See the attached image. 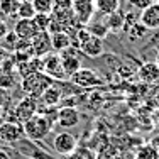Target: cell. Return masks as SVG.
<instances>
[{
	"label": "cell",
	"instance_id": "2e32d148",
	"mask_svg": "<svg viewBox=\"0 0 159 159\" xmlns=\"http://www.w3.org/2000/svg\"><path fill=\"white\" fill-rule=\"evenodd\" d=\"M39 100L44 103V107H56L59 102H63V92L56 83H52L46 92L43 93V97Z\"/></svg>",
	"mask_w": 159,
	"mask_h": 159
},
{
	"label": "cell",
	"instance_id": "d6a6232c",
	"mask_svg": "<svg viewBox=\"0 0 159 159\" xmlns=\"http://www.w3.org/2000/svg\"><path fill=\"white\" fill-rule=\"evenodd\" d=\"M10 56H9V51H7V48H2L0 46V64H2L5 59H9Z\"/></svg>",
	"mask_w": 159,
	"mask_h": 159
},
{
	"label": "cell",
	"instance_id": "74e56055",
	"mask_svg": "<svg viewBox=\"0 0 159 159\" xmlns=\"http://www.w3.org/2000/svg\"><path fill=\"white\" fill-rule=\"evenodd\" d=\"M2 117H3V108L0 107V119H2Z\"/></svg>",
	"mask_w": 159,
	"mask_h": 159
},
{
	"label": "cell",
	"instance_id": "f546056e",
	"mask_svg": "<svg viewBox=\"0 0 159 159\" xmlns=\"http://www.w3.org/2000/svg\"><path fill=\"white\" fill-rule=\"evenodd\" d=\"M9 103H10V92L5 88H0V107L5 110L9 107Z\"/></svg>",
	"mask_w": 159,
	"mask_h": 159
},
{
	"label": "cell",
	"instance_id": "7a4b0ae2",
	"mask_svg": "<svg viewBox=\"0 0 159 159\" xmlns=\"http://www.w3.org/2000/svg\"><path fill=\"white\" fill-rule=\"evenodd\" d=\"M52 83L54 81H52L44 71H39V73H32V75H29V76L22 78L20 90L25 93V97L39 100V98L43 97V93L46 92Z\"/></svg>",
	"mask_w": 159,
	"mask_h": 159
},
{
	"label": "cell",
	"instance_id": "83f0119b",
	"mask_svg": "<svg viewBox=\"0 0 159 159\" xmlns=\"http://www.w3.org/2000/svg\"><path fill=\"white\" fill-rule=\"evenodd\" d=\"M75 0H54V12H64L73 9Z\"/></svg>",
	"mask_w": 159,
	"mask_h": 159
},
{
	"label": "cell",
	"instance_id": "d4e9b609",
	"mask_svg": "<svg viewBox=\"0 0 159 159\" xmlns=\"http://www.w3.org/2000/svg\"><path fill=\"white\" fill-rule=\"evenodd\" d=\"M36 9H34L32 2H25V3H20L17 9V19H27V20H32L36 17Z\"/></svg>",
	"mask_w": 159,
	"mask_h": 159
},
{
	"label": "cell",
	"instance_id": "e0dca14e",
	"mask_svg": "<svg viewBox=\"0 0 159 159\" xmlns=\"http://www.w3.org/2000/svg\"><path fill=\"white\" fill-rule=\"evenodd\" d=\"M51 43H52V51L59 52L66 51L68 48L73 46V41H71V36L68 34L66 31H61V32H56V34H51Z\"/></svg>",
	"mask_w": 159,
	"mask_h": 159
},
{
	"label": "cell",
	"instance_id": "8d00e7d4",
	"mask_svg": "<svg viewBox=\"0 0 159 159\" xmlns=\"http://www.w3.org/2000/svg\"><path fill=\"white\" fill-rule=\"evenodd\" d=\"M19 3H25V2H32V0H17Z\"/></svg>",
	"mask_w": 159,
	"mask_h": 159
},
{
	"label": "cell",
	"instance_id": "5b68a950",
	"mask_svg": "<svg viewBox=\"0 0 159 159\" xmlns=\"http://www.w3.org/2000/svg\"><path fill=\"white\" fill-rule=\"evenodd\" d=\"M44 61V73L48 75L52 81H63V80H70L68 75L64 73V68H63V63H61V56L56 52V54H48L46 58H43Z\"/></svg>",
	"mask_w": 159,
	"mask_h": 159
},
{
	"label": "cell",
	"instance_id": "4dcf8cb0",
	"mask_svg": "<svg viewBox=\"0 0 159 159\" xmlns=\"http://www.w3.org/2000/svg\"><path fill=\"white\" fill-rule=\"evenodd\" d=\"M157 0H130V3L135 7V9H141L144 10L146 7H149V5H152V3H156Z\"/></svg>",
	"mask_w": 159,
	"mask_h": 159
},
{
	"label": "cell",
	"instance_id": "44dd1931",
	"mask_svg": "<svg viewBox=\"0 0 159 159\" xmlns=\"http://www.w3.org/2000/svg\"><path fill=\"white\" fill-rule=\"evenodd\" d=\"M107 27L110 32H119V31H124V14L122 12H113L110 16H107Z\"/></svg>",
	"mask_w": 159,
	"mask_h": 159
},
{
	"label": "cell",
	"instance_id": "5bb4252c",
	"mask_svg": "<svg viewBox=\"0 0 159 159\" xmlns=\"http://www.w3.org/2000/svg\"><path fill=\"white\" fill-rule=\"evenodd\" d=\"M56 122L61 129H75L80 124V112L75 107H61L58 110Z\"/></svg>",
	"mask_w": 159,
	"mask_h": 159
},
{
	"label": "cell",
	"instance_id": "30bf717a",
	"mask_svg": "<svg viewBox=\"0 0 159 159\" xmlns=\"http://www.w3.org/2000/svg\"><path fill=\"white\" fill-rule=\"evenodd\" d=\"M31 46L36 58H46L48 54L52 52V43H51V34L49 32H37L32 37Z\"/></svg>",
	"mask_w": 159,
	"mask_h": 159
},
{
	"label": "cell",
	"instance_id": "6da1fadb",
	"mask_svg": "<svg viewBox=\"0 0 159 159\" xmlns=\"http://www.w3.org/2000/svg\"><path fill=\"white\" fill-rule=\"evenodd\" d=\"M22 129H24V137L25 139L39 144L41 141H44V139L51 134L52 122L46 115H43V113H36V115L31 117L27 122L22 124Z\"/></svg>",
	"mask_w": 159,
	"mask_h": 159
},
{
	"label": "cell",
	"instance_id": "ac0fdd59",
	"mask_svg": "<svg viewBox=\"0 0 159 159\" xmlns=\"http://www.w3.org/2000/svg\"><path fill=\"white\" fill-rule=\"evenodd\" d=\"M137 75L142 81L152 83V81H156V80H159V68H157L156 63H144L142 66L139 68Z\"/></svg>",
	"mask_w": 159,
	"mask_h": 159
},
{
	"label": "cell",
	"instance_id": "603a6c76",
	"mask_svg": "<svg viewBox=\"0 0 159 159\" xmlns=\"http://www.w3.org/2000/svg\"><path fill=\"white\" fill-rule=\"evenodd\" d=\"M32 24L37 32H48L49 25H51V16H48V14H36V17L32 19Z\"/></svg>",
	"mask_w": 159,
	"mask_h": 159
},
{
	"label": "cell",
	"instance_id": "4316f807",
	"mask_svg": "<svg viewBox=\"0 0 159 159\" xmlns=\"http://www.w3.org/2000/svg\"><path fill=\"white\" fill-rule=\"evenodd\" d=\"M157 156V149L156 147H152L149 144V146H142L141 151L137 152V159H154Z\"/></svg>",
	"mask_w": 159,
	"mask_h": 159
},
{
	"label": "cell",
	"instance_id": "1f68e13d",
	"mask_svg": "<svg viewBox=\"0 0 159 159\" xmlns=\"http://www.w3.org/2000/svg\"><path fill=\"white\" fill-rule=\"evenodd\" d=\"M9 34V27H7V22L3 19H0V41H3V37Z\"/></svg>",
	"mask_w": 159,
	"mask_h": 159
},
{
	"label": "cell",
	"instance_id": "ffe728a7",
	"mask_svg": "<svg viewBox=\"0 0 159 159\" xmlns=\"http://www.w3.org/2000/svg\"><path fill=\"white\" fill-rule=\"evenodd\" d=\"M125 34L129 36V39H130V41H141V39H144V37L149 36V29L144 27L141 22L137 20L134 25H130V27L127 29Z\"/></svg>",
	"mask_w": 159,
	"mask_h": 159
},
{
	"label": "cell",
	"instance_id": "8fae6325",
	"mask_svg": "<svg viewBox=\"0 0 159 159\" xmlns=\"http://www.w3.org/2000/svg\"><path fill=\"white\" fill-rule=\"evenodd\" d=\"M61 56V63L64 68V73L68 75V78H71L75 73L81 68V61H80V56H78V49L76 48H68L66 51L59 52Z\"/></svg>",
	"mask_w": 159,
	"mask_h": 159
},
{
	"label": "cell",
	"instance_id": "cb8c5ba5",
	"mask_svg": "<svg viewBox=\"0 0 159 159\" xmlns=\"http://www.w3.org/2000/svg\"><path fill=\"white\" fill-rule=\"evenodd\" d=\"M32 5L37 14H48V16H51L54 12V0H32Z\"/></svg>",
	"mask_w": 159,
	"mask_h": 159
},
{
	"label": "cell",
	"instance_id": "9a60e30c",
	"mask_svg": "<svg viewBox=\"0 0 159 159\" xmlns=\"http://www.w3.org/2000/svg\"><path fill=\"white\" fill-rule=\"evenodd\" d=\"M14 32L17 34L20 41H32V37L37 34L32 20H27V19H19L14 25Z\"/></svg>",
	"mask_w": 159,
	"mask_h": 159
},
{
	"label": "cell",
	"instance_id": "7c38bea8",
	"mask_svg": "<svg viewBox=\"0 0 159 159\" xmlns=\"http://www.w3.org/2000/svg\"><path fill=\"white\" fill-rule=\"evenodd\" d=\"M16 149H17L20 154L29 156L27 159H51L48 152H44V151L39 149V144L29 141V139H25V137L16 144Z\"/></svg>",
	"mask_w": 159,
	"mask_h": 159
},
{
	"label": "cell",
	"instance_id": "f35d334b",
	"mask_svg": "<svg viewBox=\"0 0 159 159\" xmlns=\"http://www.w3.org/2000/svg\"><path fill=\"white\" fill-rule=\"evenodd\" d=\"M154 159H159V152H157V156H156V157H154Z\"/></svg>",
	"mask_w": 159,
	"mask_h": 159
},
{
	"label": "cell",
	"instance_id": "4fadbf2b",
	"mask_svg": "<svg viewBox=\"0 0 159 159\" xmlns=\"http://www.w3.org/2000/svg\"><path fill=\"white\" fill-rule=\"evenodd\" d=\"M139 22L149 31H157L159 29V2L146 7L141 12V16H139Z\"/></svg>",
	"mask_w": 159,
	"mask_h": 159
},
{
	"label": "cell",
	"instance_id": "9c48e42d",
	"mask_svg": "<svg viewBox=\"0 0 159 159\" xmlns=\"http://www.w3.org/2000/svg\"><path fill=\"white\" fill-rule=\"evenodd\" d=\"M24 139V129L16 122H2L0 124V141L9 146H16L19 141Z\"/></svg>",
	"mask_w": 159,
	"mask_h": 159
},
{
	"label": "cell",
	"instance_id": "52a82bcc",
	"mask_svg": "<svg viewBox=\"0 0 159 159\" xmlns=\"http://www.w3.org/2000/svg\"><path fill=\"white\" fill-rule=\"evenodd\" d=\"M37 112H39L37 100L36 98H31V97H24L22 100H19L17 105L14 107V115H16V119L20 124L27 122V120L36 115Z\"/></svg>",
	"mask_w": 159,
	"mask_h": 159
},
{
	"label": "cell",
	"instance_id": "ba28073f",
	"mask_svg": "<svg viewBox=\"0 0 159 159\" xmlns=\"http://www.w3.org/2000/svg\"><path fill=\"white\" fill-rule=\"evenodd\" d=\"M17 64L14 61V58L5 59L0 64V88L10 90L16 86L17 83Z\"/></svg>",
	"mask_w": 159,
	"mask_h": 159
},
{
	"label": "cell",
	"instance_id": "836d02e7",
	"mask_svg": "<svg viewBox=\"0 0 159 159\" xmlns=\"http://www.w3.org/2000/svg\"><path fill=\"white\" fill-rule=\"evenodd\" d=\"M0 159H10V156L5 152L3 149H0Z\"/></svg>",
	"mask_w": 159,
	"mask_h": 159
},
{
	"label": "cell",
	"instance_id": "d590c367",
	"mask_svg": "<svg viewBox=\"0 0 159 159\" xmlns=\"http://www.w3.org/2000/svg\"><path fill=\"white\" fill-rule=\"evenodd\" d=\"M154 63H156L157 68H159V51H157V54H156V61H154Z\"/></svg>",
	"mask_w": 159,
	"mask_h": 159
},
{
	"label": "cell",
	"instance_id": "7402d4cb",
	"mask_svg": "<svg viewBox=\"0 0 159 159\" xmlns=\"http://www.w3.org/2000/svg\"><path fill=\"white\" fill-rule=\"evenodd\" d=\"M19 5L17 0H0V14L3 17H17Z\"/></svg>",
	"mask_w": 159,
	"mask_h": 159
},
{
	"label": "cell",
	"instance_id": "3957f363",
	"mask_svg": "<svg viewBox=\"0 0 159 159\" xmlns=\"http://www.w3.org/2000/svg\"><path fill=\"white\" fill-rule=\"evenodd\" d=\"M70 80L71 83H75L76 86H81V88H97V86H102L105 83L103 78H100V75L93 71L92 68H80Z\"/></svg>",
	"mask_w": 159,
	"mask_h": 159
},
{
	"label": "cell",
	"instance_id": "d6986e66",
	"mask_svg": "<svg viewBox=\"0 0 159 159\" xmlns=\"http://www.w3.org/2000/svg\"><path fill=\"white\" fill-rule=\"evenodd\" d=\"M97 12L102 16H110V14L117 12L120 7V0H95Z\"/></svg>",
	"mask_w": 159,
	"mask_h": 159
},
{
	"label": "cell",
	"instance_id": "e575fe53",
	"mask_svg": "<svg viewBox=\"0 0 159 159\" xmlns=\"http://www.w3.org/2000/svg\"><path fill=\"white\" fill-rule=\"evenodd\" d=\"M151 146H152V147H156V149H159V135H157V137L152 141V144H151Z\"/></svg>",
	"mask_w": 159,
	"mask_h": 159
},
{
	"label": "cell",
	"instance_id": "f1b7e54d",
	"mask_svg": "<svg viewBox=\"0 0 159 159\" xmlns=\"http://www.w3.org/2000/svg\"><path fill=\"white\" fill-rule=\"evenodd\" d=\"M19 41H20V39L17 37V34L14 32V31H9V34L3 37V43L7 44V49H12V51L16 49V46L19 44Z\"/></svg>",
	"mask_w": 159,
	"mask_h": 159
},
{
	"label": "cell",
	"instance_id": "277c9868",
	"mask_svg": "<svg viewBox=\"0 0 159 159\" xmlns=\"http://www.w3.org/2000/svg\"><path fill=\"white\" fill-rule=\"evenodd\" d=\"M52 149L59 156L68 157L70 154H73L78 149V141L73 134H70L68 130H63V132L54 135V139H52Z\"/></svg>",
	"mask_w": 159,
	"mask_h": 159
},
{
	"label": "cell",
	"instance_id": "484cf974",
	"mask_svg": "<svg viewBox=\"0 0 159 159\" xmlns=\"http://www.w3.org/2000/svg\"><path fill=\"white\" fill-rule=\"evenodd\" d=\"M66 159H97V154L93 151H90L88 147H80L73 154H70Z\"/></svg>",
	"mask_w": 159,
	"mask_h": 159
},
{
	"label": "cell",
	"instance_id": "8992f818",
	"mask_svg": "<svg viewBox=\"0 0 159 159\" xmlns=\"http://www.w3.org/2000/svg\"><path fill=\"white\" fill-rule=\"evenodd\" d=\"M97 12L95 0H75L73 2V14L75 19L81 25H88L93 20Z\"/></svg>",
	"mask_w": 159,
	"mask_h": 159
}]
</instances>
